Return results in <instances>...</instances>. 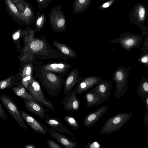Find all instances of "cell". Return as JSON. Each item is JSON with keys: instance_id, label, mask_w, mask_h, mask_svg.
Segmentation results:
<instances>
[{"instance_id": "6da1fadb", "label": "cell", "mask_w": 148, "mask_h": 148, "mask_svg": "<svg viewBox=\"0 0 148 148\" xmlns=\"http://www.w3.org/2000/svg\"><path fill=\"white\" fill-rule=\"evenodd\" d=\"M36 32L31 29L25 31L24 38L25 46L23 50L22 61L34 64L35 60H66L70 59L58 49L52 47L43 35L41 36L42 38L35 37Z\"/></svg>"}, {"instance_id": "7a4b0ae2", "label": "cell", "mask_w": 148, "mask_h": 148, "mask_svg": "<svg viewBox=\"0 0 148 148\" xmlns=\"http://www.w3.org/2000/svg\"><path fill=\"white\" fill-rule=\"evenodd\" d=\"M35 76L38 79L47 94L52 97H58L64 85L62 76L52 72L43 70L34 66Z\"/></svg>"}, {"instance_id": "3957f363", "label": "cell", "mask_w": 148, "mask_h": 148, "mask_svg": "<svg viewBox=\"0 0 148 148\" xmlns=\"http://www.w3.org/2000/svg\"><path fill=\"white\" fill-rule=\"evenodd\" d=\"M133 114L132 112H123L110 117L105 123L99 134H108L119 130L132 117Z\"/></svg>"}, {"instance_id": "277c9868", "label": "cell", "mask_w": 148, "mask_h": 148, "mask_svg": "<svg viewBox=\"0 0 148 148\" xmlns=\"http://www.w3.org/2000/svg\"><path fill=\"white\" fill-rule=\"evenodd\" d=\"M130 69L129 67L121 66L113 73V80L116 83L115 96L116 98L119 99L127 92Z\"/></svg>"}, {"instance_id": "5b68a950", "label": "cell", "mask_w": 148, "mask_h": 148, "mask_svg": "<svg viewBox=\"0 0 148 148\" xmlns=\"http://www.w3.org/2000/svg\"><path fill=\"white\" fill-rule=\"evenodd\" d=\"M66 17L59 4L51 9L49 15L50 27L55 33H64L66 31Z\"/></svg>"}, {"instance_id": "8992f818", "label": "cell", "mask_w": 148, "mask_h": 148, "mask_svg": "<svg viewBox=\"0 0 148 148\" xmlns=\"http://www.w3.org/2000/svg\"><path fill=\"white\" fill-rule=\"evenodd\" d=\"M143 37L141 36L135 34L126 33L121 34L119 37L108 42L120 44L123 49L130 52L134 48L141 47Z\"/></svg>"}, {"instance_id": "52a82bcc", "label": "cell", "mask_w": 148, "mask_h": 148, "mask_svg": "<svg viewBox=\"0 0 148 148\" xmlns=\"http://www.w3.org/2000/svg\"><path fill=\"white\" fill-rule=\"evenodd\" d=\"M0 99L12 117L16 121L20 126L24 130L27 129L14 101L10 96L6 95H0Z\"/></svg>"}, {"instance_id": "ba28073f", "label": "cell", "mask_w": 148, "mask_h": 148, "mask_svg": "<svg viewBox=\"0 0 148 148\" xmlns=\"http://www.w3.org/2000/svg\"><path fill=\"white\" fill-rule=\"evenodd\" d=\"M27 90L42 105L53 112L55 111V107L50 101L45 97L39 83L34 77L29 82Z\"/></svg>"}, {"instance_id": "9c48e42d", "label": "cell", "mask_w": 148, "mask_h": 148, "mask_svg": "<svg viewBox=\"0 0 148 148\" xmlns=\"http://www.w3.org/2000/svg\"><path fill=\"white\" fill-rule=\"evenodd\" d=\"M37 66L45 70L53 72L61 75L67 76L68 73L73 66L64 62H52L47 63H38Z\"/></svg>"}, {"instance_id": "30bf717a", "label": "cell", "mask_w": 148, "mask_h": 148, "mask_svg": "<svg viewBox=\"0 0 148 148\" xmlns=\"http://www.w3.org/2000/svg\"><path fill=\"white\" fill-rule=\"evenodd\" d=\"M102 79L101 77L95 75H90L82 79L74 88L77 95H80L95 86Z\"/></svg>"}, {"instance_id": "8fae6325", "label": "cell", "mask_w": 148, "mask_h": 148, "mask_svg": "<svg viewBox=\"0 0 148 148\" xmlns=\"http://www.w3.org/2000/svg\"><path fill=\"white\" fill-rule=\"evenodd\" d=\"M19 111L23 120L33 130L43 134H46L48 128L45 125L26 112L22 110Z\"/></svg>"}, {"instance_id": "7c38bea8", "label": "cell", "mask_w": 148, "mask_h": 148, "mask_svg": "<svg viewBox=\"0 0 148 148\" xmlns=\"http://www.w3.org/2000/svg\"><path fill=\"white\" fill-rule=\"evenodd\" d=\"M82 78L78 69H73L67 74L65 80L64 95H65L72 91L79 83Z\"/></svg>"}, {"instance_id": "4fadbf2b", "label": "cell", "mask_w": 148, "mask_h": 148, "mask_svg": "<svg viewBox=\"0 0 148 148\" xmlns=\"http://www.w3.org/2000/svg\"><path fill=\"white\" fill-rule=\"evenodd\" d=\"M75 90L74 88L69 93L65 95L62 101L64 110L68 111H78L81 102L77 97Z\"/></svg>"}, {"instance_id": "5bb4252c", "label": "cell", "mask_w": 148, "mask_h": 148, "mask_svg": "<svg viewBox=\"0 0 148 148\" xmlns=\"http://www.w3.org/2000/svg\"><path fill=\"white\" fill-rule=\"evenodd\" d=\"M23 99L26 109L37 115L42 120L44 121L45 118L48 116L46 113L49 111V110L45 108L42 105L34 101Z\"/></svg>"}, {"instance_id": "9a60e30c", "label": "cell", "mask_w": 148, "mask_h": 148, "mask_svg": "<svg viewBox=\"0 0 148 148\" xmlns=\"http://www.w3.org/2000/svg\"><path fill=\"white\" fill-rule=\"evenodd\" d=\"M108 108V105H105L97 108L96 111L90 113L84 118V125L90 127L94 125L107 111Z\"/></svg>"}, {"instance_id": "2e32d148", "label": "cell", "mask_w": 148, "mask_h": 148, "mask_svg": "<svg viewBox=\"0 0 148 148\" xmlns=\"http://www.w3.org/2000/svg\"><path fill=\"white\" fill-rule=\"evenodd\" d=\"M48 132L52 137L65 148H76L78 145L77 140H71L67 137L51 128H48Z\"/></svg>"}, {"instance_id": "e0dca14e", "label": "cell", "mask_w": 148, "mask_h": 148, "mask_svg": "<svg viewBox=\"0 0 148 148\" xmlns=\"http://www.w3.org/2000/svg\"><path fill=\"white\" fill-rule=\"evenodd\" d=\"M45 119V122L50 128L61 133L69 134L73 140H76L74 134L64 125L59 119L48 116Z\"/></svg>"}, {"instance_id": "ac0fdd59", "label": "cell", "mask_w": 148, "mask_h": 148, "mask_svg": "<svg viewBox=\"0 0 148 148\" xmlns=\"http://www.w3.org/2000/svg\"><path fill=\"white\" fill-rule=\"evenodd\" d=\"M112 85L111 81L107 80L104 78L92 88L105 100H108L110 95Z\"/></svg>"}, {"instance_id": "d6986e66", "label": "cell", "mask_w": 148, "mask_h": 148, "mask_svg": "<svg viewBox=\"0 0 148 148\" xmlns=\"http://www.w3.org/2000/svg\"><path fill=\"white\" fill-rule=\"evenodd\" d=\"M84 97L86 101V105L88 109L94 106H97L105 101V99L92 88L85 94Z\"/></svg>"}, {"instance_id": "ffe728a7", "label": "cell", "mask_w": 148, "mask_h": 148, "mask_svg": "<svg viewBox=\"0 0 148 148\" xmlns=\"http://www.w3.org/2000/svg\"><path fill=\"white\" fill-rule=\"evenodd\" d=\"M137 94L146 106H148V78L142 77L137 90Z\"/></svg>"}, {"instance_id": "44dd1931", "label": "cell", "mask_w": 148, "mask_h": 148, "mask_svg": "<svg viewBox=\"0 0 148 148\" xmlns=\"http://www.w3.org/2000/svg\"><path fill=\"white\" fill-rule=\"evenodd\" d=\"M54 46L62 54L68 57L70 59H74L77 56V52L66 44L54 40L52 43Z\"/></svg>"}, {"instance_id": "7402d4cb", "label": "cell", "mask_w": 148, "mask_h": 148, "mask_svg": "<svg viewBox=\"0 0 148 148\" xmlns=\"http://www.w3.org/2000/svg\"><path fill=\"white\" fill-rule=\"evenodd\" d=\"M33 64L31 62L26 64L23 67L21 73L22 82L23 84L25 86H27L33 76L34 71Z\"/></svg>"}, {"instance_id": "603a6c76", "label": "cell", "mask_w": 148, "mask_h": 148, "mask_svg": "<svg viewBox=\"0 0 148 148\" xmlns=\"http://www.w3.org/2000/svg\"><path fill=\"white\" fill-rule=\"evenodd\" d=\"M12 90L14 93L21 98L29 101H34L41 104L34 96L26 91L25 88L23 84L13 87L12 88Z\"/></svg>"}, {"instance_id": "cb8c5ba5", "label": "cell", "mask_w": 148, "mask_h": 148, "mask_svg": "<svg viewBox=\"0 0 148 148\" xmlns=\"http://www.w3.org/2000/svg\"><path fill=\"white\" fill-rule=\"evenodd\" d=\"M22 23L29 26L34 21L35 17L31 5L26 2L24 10L21 13Z\"/></svg>"}, {"instance_id": "d4e9b609", "label": "cell", "mask_w": 148, "mask_h": 148, "mask_svg": "<svg viewBox=\"0 0 148 148\" xmlns=\"http://www.w3.org/2000/svg\"><path fill=\"white\" fill-rule=\"evenodd\" d=\"M6 5L7 11L14 20L22 23L21 13L12 0H4Z\"/></svg>"}, {"instance_id": "484cf974", "label": "cell", "mask_w": 148, "mask_h": 148, "mask_svg": "<svg viewBox=\"0 0 148 148\" xmlns=\"http://www.w3.org/2000/svg\"><path fill=\"white\" fill-rule=\"evenodd\" d=\"M46 18L45 13L40 14L39 11L36 12L34 20V30L38 32L43 29L46 22Z\"/></svg>"}, {"instance_id": "4316f807", "label": "cell", "mask_w": 148, "mask_h": 148, "mask_svg": "<svg viewBox=\"0 0 148 148\" xmlns=\"http://www.w3.org/2000/svg\"><path fill=\"white\" fill-rule=\"evenodd\" d=\"M65 121L73 130H77L79 129L80 125L76 119L73 117L66 115L64 117Z\"/></svg>"}, {"instance_id": "83f0119b", "label": "cell", "mask_w": 148, "mask_h": 148, "mask_svg": "<svg viewBox=\"0 0 148 148\" xmlns=\"http://www.w3.org/2000/svg\"><path fill=\"white\" fill-rule=\"evenodd\" d=\"M14 80V76L11 75L5 79L0 81V90L9 88Z\"/></svg>"}, {"instance_id": "f1b7e54d", "label": "cell", "mask_w": 148, "mask_h": 148, "mask_svg": "<svg viewBox=\"0 0 148 148\" xmlns=\"http://www.w3.org/2000/svg\"><path fill=\"white\" fill-rule=\"evenodd\" d=\"M51 1L52 0H36L38 10L41 11H44Z\"/></svg>"}, {"instance_id": "f546056e", "label": "cell", "mask_w": 148, "mask_h": 148, "mask_svg": "<svg viewBox=\"0 0 148 148\" xmlns=\"http://www.w3.org/2000/svg\"><path fill=\"white\" fill-rule=\"evenodd\" d=\"M138 62L148 68V51L143 52V53L138 58Z\"/></svg>"}, {"instance_id": "4dcf8cb0", "label": "cell", "mask_w": 148, "mask_h": 148, "mask_svg": "<svg viewBox=\"0 0 148 148\" xmlns=\"http://www.w3.org/2000/svg\"><path fill=\"white\" fill-rule=\"evenodd\" d=\"M47 143L48 146L50 148H62V147L51 140H47Z\"/></svg>"}, {"instance_id": "1f68e13d", "label": "cell", "mask_w": 148, "mask_h": 148, "mask_svg": "<svg viewBox=\"0 0 148 148\" xmlns=\"http://www.w3.org/2000/svg\"><path fill=\"white\" fill-rule=\"evenodd\" d=\"M26 3V1H24L19 2L15 5L18 10L21 12H22L25 9Z\"/></svg>"}, {"instance_id": "d6a6232c", "label": "cell", "mask_w": 148, "mask_h": 148, "mask_svg": "<svg viewBox=\"0 0 148 148\" xmlns=\"http://www.w3.org/2000/svg\"><path fill=\"white\" fill-rule=\"evenodd\" d=\"M101 145L97 142H94L91 143H88L85 145V148H99Z\"/></svg>"}, {"instance_id": "836d02e7", "label": "cell", "mask_w": 148, "mask_h": 148, "mask_svg": "<svg viewBox=\"0 0 148 148\" xmlns=\"http://www.w3.org/2000/svg\"><path fill=\"white\" fill-rule=\"evenodd\" d=\"M0 117L4 120L8 119L7 115L0 103Z\"/></svg>"}, {"instance_id": "e575fe53", "label": "cell", "mask_w": 148, "mask_h": 148, "mask_svg": "<svg viewBox=\"0 0 148 148\" xmlns=\"http://www.w3.org/2000/svg\"><path fill=\"white\" fill-rule=\"evenodd\" d=\"M143 124L148 127V106L146 107V111L143 117Z\"/></svg>"}, {"instance_id": "d590c367", "label": "cell", "mask_w": 148, "mask_h": 148, "mask_svg": "<svg viewBox=\"0 0 148 148\" xmlns=\"http://www.w3.org/2000/svg\"><path fill=\"white\" fill-rule=\"evenodd\" d=\"M143 43L144 45L142 48L141 51L142 52L145 51H148V36L146 35L144 40Z\"/></svg>"}, {"instance_id": "8d00e7d4", "label": "cell", "mask_w": 148, "mask_h": 148, "mask_svg": "<svg viewBox=\"0 0 148 148\" xmlns=\"http://www.w3.org/2000/svg\"><path fill=\"white\" fill-rule=\"evenodd\" d=\"M145 13V11L144 9L142 7L140 8L139 9V16L141 20L144 18Z\"/></svg>"}, {"instance_id": "74e56055", "label": "cell", "mask_w": 148, "mask_h": 148, "mask_svg": "<svg viewBox=\"0 0 148 148\" xmlns=\"http://www.w3.org/2000/svg\"><path fill=\"white\" fill-rule=\"evenodd\" d=\"M21 31V29H19L14 33L12 35V37L14 40H16L19 38Z\"/></svg>"}, {"instance_id": "f35d334b", "label": "cell", "mask_w": 148, "mask_h": 148, "mask_svg": "<svg viewBox=\"0 0 148 148\" xmlns=\"http://www.w3.org/2000/svg\"><path fill=\"white\" fill-rule=\"evenodd\" d=\"M25 148H36V146L33 144L26 145H25Z\"/></svg>"}, {"instance_id": "ab89813d", "label": "cell", "mask_w": 148, "mask_h": 148, "mask_svg": "<svg viewBox=\"0 0 148 148\" xmlns=\"http://www.w3.org/2000/svg\"><path fill=\"white\" fill-rule=\"evenodd\" d=\"M13 3L15 4H16L21 2L24 1V0H12Z\"/></svg>"}, {"instance_id": "60d3db41", "label": "cell", "mask_w": 148, "mask_h": 148, "mask_svg": "<svg viewBox=\"0 0 148 148\" xmlns=\"http://www.w3.org/2000/svg\"><path fill=\"white\" fill-rule=\"evenodd\" d=\"M109 6V4L108 3H104L103 5V8H107Z\"/></svg>"}]
</instances>
